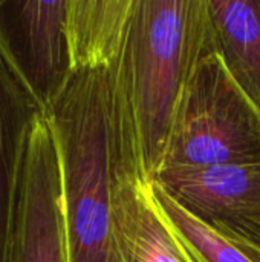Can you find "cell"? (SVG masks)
Masks as SVG:
<instances>
[{"mask_svg":"<svg viewBox=\"0 0 260 262\" xmlns=\"http://www.w3.org/2000/svg\"><path fill=\"white\" fill-rule=\"evenodd\" d=\"M213 46L260 114V0H207Z\"/></svg>","mask_w":260,"mask_h":262,"instance_id":"cell-8","label":"cell"},{"mask_svg":"<svg viewBox=\"0 0 260 262\" xmlns=\"http://www.w3.org/2000/svg\"><path fill=\"white\" fill-rule=\"evenodd\" d=\"M133 0H67V38L74 71L112 68L127 38Z\"/></svg>","mask_w":260,"mask_h":262,"instance_id":"cell-10","label":"cell"},{"mask_svg":"<svg viewBox=\"0 0 260 262\" xmlns=\"http://www.w3.org/2000/svg\"><path fill=\"white\" fill-rule=\"evenodd\" d=\"M40 115L43 112L35 100L0 58V262L6 261L28 135Z\"/></svg>","mask_w":260,"mask_h":262,"instance_id":"cell-9","label":"cell"},{"mask_svg":"<svg viewBox=\"0 0 260 262\" xmlns=\"http://www.w3.org/2000/svg\"><path fill=\"white\" fill-rule=\"evenodd\" d=\"M153 193L161 212L198 262H260V249L215 232L178 206L156 183Z\"/></svg>","mask_w":260,"mask_h":262,"instance_id":"cell-11","label":"cell"},{"mask_svg":"<svg viewBox=\"0 0 260 262\" xmlns=\"http://www.w3.org/2000/svg\"><path fill=\"white\" fill-rule=\"evenodd\" d=\"M0 58L44 115L75 72L67 0H0Z\"/></svg>","mask_w":260,"mask_h":262,"instance_id":"cell-5","label":"cell"},{"mask_svg":"<svg viewBox=\"0 0 260 262\" xmlns=\"http://www.w3.org/2000/svg\"><path fill=\"white\" fill-rule=\"evenodd\" d=\"M153 183L215 232L260 249V163L162 169Z\"/></svg>","mask_w":260,"mask_h":262,"instance_id":"cell-6","label":"cell"},{"mask_svg":"<svg viewBox=\"0 0 260 262\" xmlns=\"http://www.w3.org/2000/svg\"><path fill=\"white\" fill-rule=\"evenodd\" d=\"M116 224L121 262H198L161 212L153 181L123 164Z\"/></svg>","mask_w":260,"mask_h":262,"instance_id":"cell-7","label":"cell"},{"mask_svg":"<svg viewBox=\"0 0 260 262\" xmlns=\"http://www.w3.org/2000/svg\"><path fill=\"white\" fill-rule=\"evenodd\" d=\"M247 163H260V114L210 51L182 89L158 172Z\"/></svg>","mask_w":260,"mask_h":262,"instance_id":"cell-3","label":"cell"},{"mask_svg":"<svg viewBox=\"0 0 260 262\" xmlns=\"http://www.w3.org/2000/svg\"><path fill=\"white\" fill-rule=\"evenodd\" d=\"M215 51L207 0H133L123 54L110 68L115 115L153 181L172 118L196 63Z\"/></svg>","mask_w":260,"mask_h":262,"instance_id":"cell-1","label":"cell"},{"mask_svg":"<svg viewBox=\"0 0 260 262\" xmlns=\"http://www.w3.org/2000/svg\"><path fill=\"white\" fill-rule=\"evenodd\" d=\"M44 117L60 158L69 262H121V150L110 68L75 71Z\"/></svg>","mask_w":260,"mask_h":262,"instance_id":"cell-2","label":"cell"},{"mask_svg":"<svg viewBox=\"0 0 260 262\" xmlns=\"http://www.w3.org/2000/svg\"><path fill=\"white\" fill-rule=\"evenodd\" d=\"M5 262H69L60 158L44 115L28 135Z\"/></svg>","mask_w":260,"mask_h":262,"instance_id":"cell-4","label":"cell"}]
</instances>
